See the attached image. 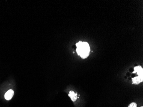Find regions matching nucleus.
Masks as SVG:
<instances>
[{"label":"nucleus","instance_id":"f257e3e1","mask_svg":"<svg viewBox=\"0 0 143 107\" xmlns=\"http://www.w3.org/2000/svg\"><path fill=\"white\" fill-rule=\"evenodd\" d=\"M77 47L76 51L78 55L83 59H85L90 55V47L87 42L79 41L76 44Z\"/></svg>","mask_w":143,"mask_h":107},{"label":"nucleus","instance_id":"f03ea898","mask_svg":"<svg viewBox=\"0 0 143 107\" xmlns=\"http://www.w3.org/2000/svg\"><path fill=\"white\" fill-rule=\"evenodd\" d=\"M13 95H14L13 90H10L5 93L4 97L7 100H10L12 98Z\"/></svg>","mask_w":143,"mask_h":107},{"label":"nucleus","instance_id":"7ed1b4c3","mask_svg":"<svg viewBox=\"0 0 143 107\" xmlns=\"http://www.w3.org/2000/svg\"><path fill=\"white\" fill-rule=\"evenodd\" d=\"M134 69H135V71L133 72V73L136 72L138 75V76L143 77V69L141 68V66H138L137 67H135Z\"/></svg>","mask_w":143,"mask_h":107},{"label":"nucleus","instance_id":"20e7f679","mask_svg":"<svg viewBox=\"0 0 143 107\" xmlns=\"http://www.w3.org/2000/svg\"><path fill=\"white\" fill-rule=\"evenodd\" d=\"M133 83L135 84H138L143 82V77L140 76L136 77L133 78Z\"/></svg>","mask_w":143,"mask_h":107},{"label":"nucleus","instance_id":"39448f33","mask_svg":"<svg viewBox=\"0 0 143 107\" xmlns=\"http://www.w3.org/2000/svg\"><path fill=\"white\" fill-rule=\"evenodd\" d=\"M69 96L70 97L72 100L73 102H75L77 99V94L75 93L73 91H70L69 94Z\"/></svg>","mask_w":143,"mask_h":107},{"label":"nucleus","instance_id":"423d86ee","mask_svg":"<svg viewBox=\"0 0 143 107\" xmlns=\"http://www.w3.org/2000/svg\"><path fill=\"white\" fill-rule=\"evenodd\" d=\"M128 107H137V104L135 102L131 103Z\"/></svg>","mask_w":143,"mask_h":107},{"label":"nucleus","instance_id":"0eeeda50","mask_svg":"<svg viewBox=\"0 0 143 107\" xmlns=\"http://www.w3.org/2000/svg\"></svg>","mask_w":143,"mask_h":107}]
</instances>
